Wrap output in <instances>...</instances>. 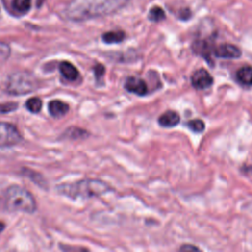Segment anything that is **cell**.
Here are the masks:
<instances>
[{"label": "cell", "mask_w": 252, "mask_h": 252, "mask_svg": "<svg viewBox=\"0 0 252 252\" xmlns=\"http://www.w3.org/2000/svg\"><path fill=\"white\" fill-rule=\"evenodd\" d=\"M127 0H74L66 10L68 19L85 21L110 15L122 8Z\"/></svg>", "instance_id": "cell-1"}, {"label": "cell", "mask_w": 252, "mask_h": 252, "mask_svg": "<svg viewBox=\"0 0 252 252\" xmlns=\"http://www.w3.org/2000/svg\"><path fill=\"white\" fill-rule=\"evenodd\" d=\"M57 191L68 198H91L101 196L111 188L105 182L98 179H84L73 183H62L56 186Z\"/></svg>", "instance_id": "cell-2"}, {"label": "cell", "mask_w": 252, "mask_h": 252, "mask_svg": "<svg viewBox=\"0 0 252 252\" xmlns=\"http://www.w3.org/2000/svg\"><path fill=\"white\" fill-rule=\"evenodd\" d=\"M4 207L10 212L33 214L37 210V203L28 190L19 185H12L4 194Z\"/></svg>", "instance_id": "cell-3"}, {"label": "cell", "mask_w": 252, "mask_h": 252, "mask_svg": "<svg viewBox=\"0 0 252 252\" xmlns=\"http://www.w3.org/2000/svg\"><path fill=\"white\" fill-rule=\"evenodd\" d=\"M39 87L37 78L30 72H16L9 76L6 92L14 96H23L36 91Z\"/></svg>", "instance_id": "cell-4"}, {"label": "cell", "mask_w": 252, "mask_h": 252, "mask_svg": "<svg viewBox=\"0 0 252 252\" xmlns=\"http://www.w3.org/2000/svg\"><path fill=\"white\" fill-rule=\"evenodd\" d=\"M22 141V135L15 125L0 122V148L11 147Z\"/></svg>", "instance_id": "cell-5"}, {"label": "cell", "mask_w": 252, "mask_h": 252, "mask_svg": "<svg viewBox=\"0 0 252 252\" xmlns=\"http://www.w3.org/2000/svg\"><path fill=\"white\" fill-rule=\"evenodd\" d=\"M191 83L194 88L198 90H205L213 85L214 79L207 70L199 69L192 74Z\"/></svg>", "instance_id": "cell-6"}, {"label": "cell", "mask_w": 252, "mask_h": 252, "mask_svg": "<svg viewBox=\"0 0 252 252\" xmlns=\"http://www.w3.org/2000/svg\"><path fill=\"white\" fill-rule=\"evenodd\" d=\"M124 88L127 90L129 93L138 95V96H145L148 93V87L144 80L137 78V77H129L125 81Z\"/></svg>", "instance_id": "cell-7"}, {"label": "cell", "mask_w": 252, "mask_h": 252, "mask_svg": "<svg viewBox=\"0 0 252 252\" xmlns=\"http://www.w3.org/2000/svg\"><path fill=\"white\" fill-rule=\"evenodd\" d=\"M214 54L221 58H238L241 56V50L230 44H222L214 49Z\"/></svg>", "instance_id": "cell-8"}, {"label": "cell", "mask_w": 252, "mask_h": 252, "mask_svg": "<svg viewBox=\"0 0 252 252\" xmlns=\"http://www.w3.org/2000/svg\"><path fill=\"white\" fill-rule=\"evenodd\" d=\"M214 49L215 48L213 47L212 43L208 41H196L192 45V50L194 53L204 57L209 62H211L210 56L212 53H214Z\"/></svg>", "instance_id": "cell-9"}, {"label": "cell", "mask_w": 252, "mask_h": 252, "mask_svg": "<svg viewBox=\"0 0 252 252\" xmlns=\"http://www.w3.org/2000/svg\"><path fill=\"white\" fill-rule=\"evenodd\" d=\"M59 70L61 75L64 77V79H66L67 81L70 82H75L76 80L79 79L80 74L79 71L77 70V68L72 65L70 62L67 61H62L59 64Z\"/></svg>", "instance_id": "cell-10"}, {"label": "cell", "mask_w": 252, "mask_h": 252, "mask_svg": "<svg viewBox=\"0 0 252 252\" xmlns=\"http://www.w3.org/2000/svg\"><path fill=\"white\" fill-rule=\"evenodd\" d=\"M69 110V105L61 101L54 100L49 103V111L54 118H60L64 116Z\"/></svg>", "instance_id": "cell-11"}, {"label": "cell", "mask_w": 252, "mask_h": 252, "mask_svg": "<svg viewBox=\"0 0 252 252\" xmlns=\"http://www.w3.org/2000/svg\"><path fill=\"white\" fill-rule=\"evenodd\" d=\"M180 121V116L174 110H169L159 117V124L163 127H175Z\"/></svg>", "instance_id": "cell-12"}, {"label": "cell", "mask_w": 252, "mask_h": 252, "mask_svg": "<svg viewBox=\"0 0 252 252\" xmlns=\"http://www.w3.org/2000/svg\"><path fill=\"white\" fill-rule=\"evenodd\" d=\"M236 78L240 84L244 86H252V67L244 66L238 69Z\"/></svg>", "instance_id": "cell-13"}, {"label": "cell", "mask_w": 252, "mask_h": 252, "mask_svg": "<svg viewBox=\"0 0 252 252\" xmlns=\"http://www.w3.org/2000/svg\"><path fill=\"white\" fill-rule=\"evenodd\" d=\"M125 39V34L122 31H115V32H108L102 35V41L105 44H119L123 42Z\"/></svg>", "instance_id": "cell-14"}, {"label": "cell", "mask_w": 252, "mask_h": 252, "mask_svg": "<svg viewBox=\"0 0 252 252\" xmlns=\"http://www.w3.org/2000/svg\"><path fill=\"white\" fill-rule=\"evenodd\" d=\"M64 136L68 139H85L89 136V133L82 129V128H79V127H71L69 129H67L65 132H64Z\"/></svg>", "instance_id": "cell-15"}, {"label": "cell", "mask_w": 252, "mask_h": 252, "mask_svg": "<svg viewBox=\"0 0 252 252\" xmlns=\"http://www.w3.org/2000/svg\"><path fill=\"white\" fill-rule=\"evenodd\" d=\"M32 1L31 0H13L12 1V6L14 11L25 14L31 9Z\"/></svg>", "instance_id": "cell-16"}, {"label": "cell", "mask_w": 252, "mask_h": 252, "mask_svg": "<svg viewBox=\"0 0 252 252\" xmlns=\"http://www.w3.org/2000/svg\"><path fill=\"white\" fill-rule=\"evenodd\" d=\"M26 107L32 113H39L43 107V101L39 98H31L26 101Z\"/></svg>", "instance_id": "cell-17"}, {"label": "cell", "mask_w": 252, "mask_h": 252, "mask_svg": "<svg viewBox=\"0 0 252 252\" xmlns=\"http://www.w3.org/2000/svg\"><path fill=\"white\" fill-rule=\"evenodd\" d=\"M148 17L149 20L152 22H161L166 19V13L161 7L154 6L153 8H151Z\"/></svg>", "instance_id": "cell-18"}, {"label": "cell", "mask_w": 252, "mask_h": 252, "mask_svg": "<svg viewBox=\"0 0 252 252\" xmlns=\"http://www.w3.org/2000/svg\"><path fill=\"white\" fill-rule=\"evenodd\" d=\"M188 127L195 133H202L205 130V123L201 119H193L188 123Z\"/></svg>", "instance_id": "cell-19"}, {"label": "cell", "mask_w": 252, "mask_h": 252, "mask_svg": "<svg viewBox=\"0 0 252 252\" xmlns=\"http://www.w3.org/2000/svg\"><path fill=\"white\" fill-rule=\"evenodd\" d=\"M11 50L8 45L0 42V66L3 65L9 58Z\"/></svg>", "instance_id": "cell-20"}, {"label": "cell", "mask_w": 252, "mask_h": 252, "mask_svg": "<svg viewBox=\"0 0 252 252\" xmlns=\"http://www.w3.org/2000/svg\"><path fill=\"white\" fill-rule=\"evenodd\" d=\"M18 107V103L16 102H5L0 103V113H8L16 110Z\"/></svg>", "instance_id": "cell-21"}, {"label": "cell", "mask_w": 252, "mask_h": 252, "mask_svg": "<svg viewBox=\"0 0 252 252\" xmlns=\"http://www.w3.org/2000/svg\"><path fill=\"white\" fill-rule=\"evenodd\" d=\"M94 73H95V76H96L97 80H101L102 78V76L104 75V73H105L104 66L102 64H97L94 67Z\"/></svg>", "instance_id": "cell-22"}, {"label": "cell", "mask_w": 252, "mask_h": 252, "mask_svg": "<svg viewBox=\"0 0 252 252\" xmlns=\"http://www.w3.org/2000/svg\"><path fill=\"white\" fill-rule=\"evenodd\" d=\"M180 250L181 251H199L200 249L198 248V247H196V246H194V245H188V244H186V245H183V246H181L180 247Z\"/></svg>", "instance_id": "cell-23"}, {"label": "cell", "mask_w": 252, "mask_h": 252, "mask_svg": "<svg viewBox=\"0 0 252 252\" xmlns=\"http://www.w3.org/2000/svg\"><path fill=\"white\" fill-rule=\"evenodd\" d=\"M190 17V11L188 9H183L180 11V19L186 20Z\"/></svg>", "instance_id": "cell-24"}, {"label": "cell", "mask_w": 252, "mask_h": 252, "mask_svg": "<svg viewBox=\"0 0 252 252\" xmlns=\"http://www.w3.org/2000/svg\"><path fill=\"white\" fill-rule=\"evenodd\" d=\"M4 224L3 223H1V222H0V233H1L2 231H3V229H4Z\"/></svg>", "instance_id": "cell-25"}]
</instances>
